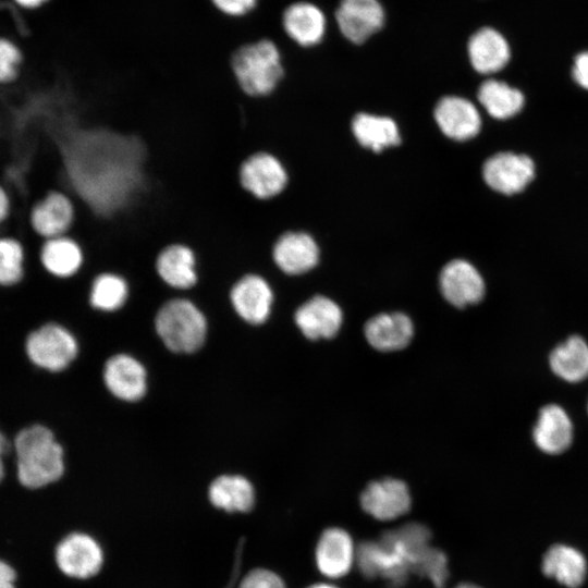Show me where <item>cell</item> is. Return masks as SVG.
I'll return each mask as SVG.
<instances>
[{
	"label": "cell",
	"mask_w": 588,
	"mask_h": 588,
	"mask_svg": "<svg viewBox=\"0 0 588 588\" xmlns=\"http://www.w3.org/2000/svg\"><path fill=\"white\" fill-rule=\"evenodd\" d=\"M56 561L65 575L88 578L99 572L102 552L91 537L84 534H71L58 544Z\"/></svg>",
	"instance_id": "ac0fdd59"
},
{
	"label": "cell",
	"mask_w": 588,
	"mask_h": 588,
	"mask_svg": "<svg viewBox=\"0 0 588 588\" xmlns=\"http://www.w3.org/2000/svg\"><path fill=\"white\" fill-rule=\"evenodd\" d=\"M209 499L215 506L226 512H248L254 505L255 493L246 478L224 475L210 485Z\"/></svg>",
	"instance_id": "83f0119b"
},
{
	"label": "cell",
	"mask_w": 588,
	"mask_h": 588,
	"mask_svg": "<svg viewBox=\"0 0 588 588\" xmlns=\"http://www.w3.org/2000/svg\"><path fill=\"white\" fill-rule=\"evenodd\" d=\"M334 21L340 34L359 46L384 28L387 11L380 0H340Z\"/></svg>",
	"instance_id": "9c48e42d"
},
{
	"label": "cell",
	"mask_w": 588,
	"mask_h": 588,
	"mask_svg": "<svg viewBox=\"0 0 588 588\" xmlns=\"http://www.w3.org/2000/svg\"><path fill=\"white\" fill-rule=\"evenodd\" d=\"M212 7L230 19H242L253 13L259 0H209Z\"/></svg>",
	"instance_id": "836d02e7"
},
{
	"label": "cell",
	"mask_w": 588,
	"mask_h": 588,
	"mask_svg": "<svg viewBox=\"0 0 588 588\" xmlns=\"http://www.w3.org/2000/svg\"><path fill=\"white\" fill-rule=\"evenodd\" d=\"M128 292V282L122 273L105 270L90 281L89 303L97 309L115 310L124 305Z\"/></svg>",
	"instance_id": "4dcf8cb0"
},
{
	"label": "cell",
	"mask_w": 588,
	"mask_h": 588,
	"mask_svg": "<svg viewBox=\"0 0 588 588\" xmlns=\"http://www.w3.org/2000/svg\"><path fill=\"white\" fill-rule=\"evenodd\" d=\"M478 100L487 112L495 119H507L520 111L523 94L498 79L485 81L478 89Z\"/></svg>",
	"instance_id": "f546056e"
},
{
	"label": "cell",
	"mask_w": 588,
	"mask_h": 588,
	"mask_svg": "<svg viewBox=\"0 0 588 588\" xmlns=\"http://www.w3.org/2000/svg\"><path fill=\"white\" fill-rule=\"evenodd\" d=\"M52 138L61 166L59 187L94 216H114L142 189L147 149L136 133L69 121Z\"/></svg>",
	"instance_id": "6da1fadb"
},
{
	"label": "cell",
	"mask_w": 588,
	"mask_h": 588,
	"mask_svg": "<svg viewBox=\"0 0 588 588\" xmlns=\"http://www.w3.org/2000/svg\"><path fill=\"white\" fill-rule=\"evenodd\" d=\"M364 333L375 350L394 352L409 344L414 335V326L411 318L403 313H383L366 322Z\"/></svg>",
	"instance_id": "603a6c76"
},
{
	"label": "cell",
	"mask_w": 588,
	"mask_h": 588,
	"mask_svg": "<svg viewBox=\"0 0 588 588\" xmlns=\"http://www.w3.org/2000/svg\"><path fill=\"white\" fill-rule=\"evenodd\" d=\"M154 268L158 279L174 290H189L199 281L198 256L185 243L174 242L162 247Z\"/></svg>",
	"instance_id": "7c38bea8"
},
{
	"label": "cell",
	"mask_w": 588,
	"mask_h": 588,
	"mask_svg": "<svg viewBox=\"0 0 588 588\" xmlns=\"http://www.w3.org/2000/svg\"><path fill=\"white\" fill-rule=\"evenodd\" d=\"M230 66L238 87L250 98L271 96L285 77L283 51L269 37L237 47L231 56Z\"/></svg>",
	"instance_id": "277c9868"
},
{
	"label": "cell",
	"mask_w": 588,
	"mask_h": 588,
	"mask_svg": "<svg viewBox=\"0 0 588 588\" xmlns=\"http://www.w3.org/2000/svg\"><path fill=\"white\" fill-rule=\"evenodd\" d=\"M365 512L379 520H391L411 509V494L406 483L394 478L370 482L362 492Z\"/></svg>",
	"instance_id": "e0dca14e"
},
{
	"label": "cell",
	"mask_w": 588,
	"mask_h": 588,
	"mask_svg": "<svg viewBox=\"0 0 588 588\" xmlns=\"http://www.w3.org/2000/svg\"><path fill=\"white\" fill-rule=\"evenodd\" d=\"M434 119L443 134L455 140L475 137L481 126L476 107L469 100L457 96L440 99L434 108Z\"/></svg>",
	"instance_id": "7402d4cb"
},
{
	"label": "cell",
	"mask_w": 588,
	"mask_h": 588,
	"mask_svg": "<svg viewBox=\"0 0 588 588\" xmlns=\"http://www.w3.org/2000/svg\"><path fill=\"white\" fill-rule=\"evenodd\" d=\"M238 182L245 193L259 201L279 197L289 184V173L282 160L266 150L246 157L238 168Z\"/></svg>",
	"instance_id": "ba28073f"
},
{
	"label": "cell",
	"mask_w": 588,
	"mask_h": 588,
	"mask_svg": "<svg viewBox=\"0 0 588 588\" xmlns=\"http://www.w3.org/2000/svg\"><path fill=\"white\" fill-rule=\"evenodd\" d=\"M482 174L492 189L512 195L523 191L534 179L535 164L526 155L499 152L485 162Z\"/></svg>",
	"instance_id": "9a60e30c"
},
{
	"label": "cell",
	"mask_w": 588,
	"mask_h": 588,
	"mask_svg": "<svg viewBox=\"0 0 588 588\" xmlns=\"http://www.w3.org/2000/svg\"><path fill=\"white\" fill-rule=\"evenodd\" d=\"M455 588H481L477 585H474V584H469V583H464V584H461L458 586H456Z\"/></svg>",
	"instance_id": "60d3db41"
},
{
	"label": "cell",
	"mask_w": 588,
	"mask_h": 588,
	"mask_svg": "<svg viewBox=\"0 0 588 588\" xmlns=\"http://www.w3.org/2000/svg\"><path fill=\"white\" fill-rule=\"evenodd\" d=\"M155 324L166 346L176 353L197 351L206 338V318L189 299L174 298L163 304Z\"/></svg>",
	"instance_id": "5b68a950"
},
{
	"label": "cell",
	"mask_w": 588,
	"mask_h": 588,
	"mask_svg": "<svg viewBox=\"0 0 588 588\" xmlns=\"http://www.w3.org/2000/svg\"><path fill=\"white\" fill-rule=\"evenodd\" d=\"M240 588H285L282 579L268 569H254L245 576Z\"/></svg>",
	"instance_id": "e575fe53"
},
{
	"label": "cell",
	"mask_w": 588,
	"mask_h": 588,
	"mask_svg": "<svg viewBox=\"0 0 588 588\" xmlns=\"http://www.w3.org/2000/svg\"><path fill=\"white\" fill-rule=\"evenodd\" d=\"M295 322L309 340L331 339L340 330L343 314L332 299L317 295L305 302L295 313Z\"/></svg>",
	"instance_id": "ffe728a7"
},
{
	"label": "cell",
	"mask_w": 588,
	"mask_h": 588,
	"mask_svg": "<svg viewBox=\"0 0 588 588\" xmlns=\"http://www.w3.org/2000/svg\"><path fill=\"white\" fill-rule=\"evenodd\" d=\"M429 531L421 525L411 524L387 532L380 542H364L356 550L360 571L368 577L381 575L394 587L404 583L408 572L429 577L442 588L446 577L444 554L427 544Z\"/></svg>",
	"instance_id": "7a4b0ae2"
},
{
	"label": "cell",
	"mask_w": 588,
	"mask_h": 588,
	"mask_svg": "<svg viewBox=\"0 0 588 588\" xmlns=\"http://www.w3.org/2000/svg\"><path fill=\"white\" fill-rule=\"evenodd\" d=\"M103 380L108 390L124 401H137L146 392V370L135 358L119 354L107 360Z\"/></svg>",
	"instance_id": "cb8c5ba5"
},
{
	"label": "cell",
	"mask_w": 588,
	"mask_h": 588,
	"mask_svg": "<svg viewBox=\"0 0 588 588\" xmlns=\"http://www.w3.org/2000/svg\"><path fill=\"white\" fill-rule=\"evenodd\" d=\"M49 0H15V2L24 8H38L45 3H47Z\"/></svg>",
	"instance_id": "ab89813d"
},
{
	"label": "cell",
	"mask_w": 588,
	"mask_h": 588,
	"mask_svg": "<svg viewBox=\"0 0 588 588\" xmlns=\"http://www.w3.org/2000/svg\"><path fill=\"white\" fill-rule=\"evenodd\" d=\"M22 53L16 45L0 38V84L12 83L19 75Z\"/></svg>",
	"instance_id": "d6a6232c"
},
{
	"label": "cell",
	"mask_w": 588,
	"mask_h": 588,
	"mask_svg": "<svg viewBox=\"0 0 588 588\" xmlns=\"http://www.w3.org/2000/svg\"><path fill=\"white\" fill-rule=\"evenodd\" d=\"M12 451V441L9 437L0 429V482L5 476V458L9 453Z\"/></svg>",
	"instance_id": "74e56055"
},
{
	"label": "cell",
	"mask_w": 588,
	"mask_h": 588,
	"mask_svg": "<svg viewBox=\"0 0 588 588\" xmlns=\"http://www.w3.org/2000/svg\"><path fill=\"white\" fill-rule=\"evenodd\" d=\"M281 28L289 41L309 48L319 45L326 37L328 20L317 3L309 0H294L282 11Z\"/></svg>",
	"instance_id": "30bf717a"
},
{
	"label": "cell",
	"mask_w": 588,
	"mask_h": 588,
	"mask_svg": "<svg viewBox=\"0 0 588 588\" xmlns=\"http://www.w3.org/2000/svg\"><path fill=\"white\" fill-rule=\"evenodd\" d=\"M356 552L350 535L341 528L326 529L317 544L316 562L327 577L340 578L348 573Z\"/></svg>",
	"instance_id": "d4e9b609"
},
{
	"label": "cell",
	"mask_w": 588,
	"mask_h": 588,
	"mask_svg": "<svg viewBox=\"0 0 588 588\" xmlns=\"http://www.w3.org/2000/svg\"><path fill=\"white\" fill-rule=\"evenodd\" d=\"M35 252L40 268L58 280L78 275L86 262L84 247L70 234L41 241Z\"/></svg>",
	"instance_id": "8fae6325"
},
{
	"label": "cell",
	"mask_w": 588,
	"mask_h": 588,
	"mask_svg": "<svg viewBox=\"0 0 588 588\" xmlns=\"http://www.w3.org/2000/svg\"><path fill=\"white\" fill-rule=\"evenodd\" d=\"M27 255L22 238L13 234H0V287L10 289L23 282Z\"/></svg>",
	"instance_id": "1f68e13d"
},
{
	"label": "cell",
	"mask_w": 588,
	"mask_h": 588,
	"mask_svg": "<svg viewBox=\"0 0 588 588\" xmlns=\"http://www.w3.org/2000/svg\"><path fill=\"white\" fill-rule=\"evenodd\" d=\"M230 299L241 318L252 324H260L269 317L273 293L262 275L246 272L234 281Z\"/></svg>",
	"instance_id": "4fadbf2b"
},
{
	"label": "cell",
	"mask_w": 588,
	"mask_h": 588,
	"mask_svg": "<svg viewBox=\"0 0 588 588\" xmlns=\"http://www.w3.org/2000/svg\"><path fill=\"white\" fill-rule=\"evenodd\" d=\"M552 372L569 383L588 378V343L580 335L568 336L549 355Z\"/></svg>",
	"instance_id": "4316f807"
},
{
	"label": "cell",
	"mask_w": 588,
	"mask_h": 588,
	"mask_svg": "<svg viewBox=\"0 0 588 588\" xmlns=\"http://www.w3.org/2000/svg\"><path fill=\"white\" fill-rule=\"evenodd\" d=\"M308 588H336L332 585H329V584H316V585H313Z\"/></svg>",
	"instance_id": "b9f144b4"
},
{
	"label": "cell",
	"mask_w": 588,
	"mask_h": 588,
	"mask_svg": "<svg viewBox=\"0 0 588 588\" xmlns=\"http://www.w3.org/2000/svg\"><path fill=\"white\" fill-rule=\"evenodd\" d=\"M15 571L4 561L0 560V588H15Z\"/></svg>",
	"instance_id": "f35d334b"
},
{
	"label": "cell",
	"mask_w": 588,
	"mask_h": 588,
	"mask_svg": "<svg viewBox=\"0 0 588 588\" xmlns=\"http://www.w3.org/2000/svg\"><path fill=\"white\" fill-rule=\"evenodd\" d=\"M440 291L451 305L463 308L478 304L485 296V281L468 261L454 259L441 270Z\"/></svg>",
	"instance_id": "5bb4252c"
},
{
	"label": "cell",
	"mask_w": 588,
	"mask_h": 588,
	"mask_svg": "<svg viewBox=\"0 0 588 588\" xmlns=\"http://www.w3.org/2000/svg\"><path fill=\"white\" fill-rule=\"evenodd\" d=\"M16 478L27 489L59 480L64 473V451L53 431L35 422L22 427L12 440Z\"/></svg>",
	"instance_id": "3957f363"
},
{
	"label": "cell",
	"mask_w": 588,
	"mask_h": 588,
	"mask_svg": "<svg viewBox=\"0 0 588 588\" xmlns=\"http://www.w3.org/2000/svg\"><path fill=\"white\" fill-rule=\"evenodd\" d=\"M352 131L362 146L373 151H381L401 142L396 123L387 117L359 113L353 119Z\"/></svg>",
	"instance_id": "f1b7e54d"
},
{
	"label": "cell",
	"mask_w": 588,
	"mask_h": 588,
	"mask_svg": "<svg viewBox=\"0 0 588 588\" xmlns=\"http://www.w3.org/2000/svg\"><path fill=\"white\" fill-rule=\"evenodd\" d=\"M541 568L544 575L567 588H578L587 575V562L577 549L554 544L543 555Z\"/></svg>",
	"instance_id": "484cf974"
},
{
	"label": "cell",
	"mask_w": 588,
	"mask_h": 588,
	"mask_svg": "<svg viewBox=\"0 0 588 588\" xmlns=\"http://www.w3.org/2000/svg\"><path fill=\"white\" fill-rule=\"evenodd\" d=\"M572 74L578 85L588 89V51L576 56Z\"/></svg>",
	"instance_id": "d590c367"
},
{
	"label": "cell",
	"mask_w": 588,
	"mask_h": 588,
	"mask_svg": "<svg viewBox=\"0 0 588 588\" xmlns=\"http://www.w3.org/2000/svg\"><path fill=\"white\" fill-rule=\"evenodd\" d=\"M76 217L77 206L72 195L50 188L33 200L27 222L32 236L41 242L69 234Z\"/></svg>",
	"instance_id": "52a82bcc"
},
{
	"label": "cell",
	"mask_w": 588,
	"mask_h": 588,
	"mask_svg": "<svg viewBox=\"0 0 588 588\" xmlns=\"http://www.w3.org/2000/svg\"><path fill=\"white\" fill-rule=\"evenodd\" d=\"M78 345L75 336L57 322H46L29 331L24 340V354L36 368L49 372L66 369L75 359Z\"/></svg>",
	"instance_id": "8992f818"
},
{
	"label": "cell",
	"mask_w": 588,
	"mask_h": 588,
	"mask_svg": "<svg viewBox=\"0 0 588 588\" xmlns=\"http://www.w3.org/2000/svg\"><path fill=\"white\" fill-rule=\"evenodd\" d=\"M467 54L473 69L488 75L501 71L507 64L511 50L507 40L498 29L485 26L469 37Z\"/></svg>",
	"instance_id": "44dd1931"
},
{
	"label": "cell",
	"mask_w": 588,
	"mask_h": 588,
	"mask_svg": "<svg viewBox=\"0 0 588 588\" xmlns=\"http://www.w3.org/2000/svg\"><path fill=\"white\" fill-rule=\"evenodd\" d=\"M12 198L8 189L0 183V226H2L12 215Z\"/></svg>",
	"instance_id": "8d00e7d4"
},
{
	"label": "cell",
	"mask_w": 588,
	"mask_h": 588,
	"mask_svg": "<svg viewBox=\"0 0 588 588\" xmlns=\"http://www.w3.org/2000/svg\"><path fill=\"white\" fill-rule=\"evenodd\" d=\"M271 258L285 274L298 275L317 265L319 249L309 234L286 231L279 234L272 243Z\"/></svg>",
	"instance_id": "2e32d148"
},
{
	"label": "cell",
	"mask_w": 588,
	"mask_h": 588,
	"mask_svg": "<svg viewBox=\"0 0 588 588\" xmlns=\"http://www.w3.org/2000/svg\"><path fill=\"white\" fill-rule=\"evenodd\" d=\"M532 440L537 449L548 455H560L571 448L573 424L562 406L548 404L539 409Z\"/></svg>",
	"instance_id": "d6986e66"
}]
</instances>
